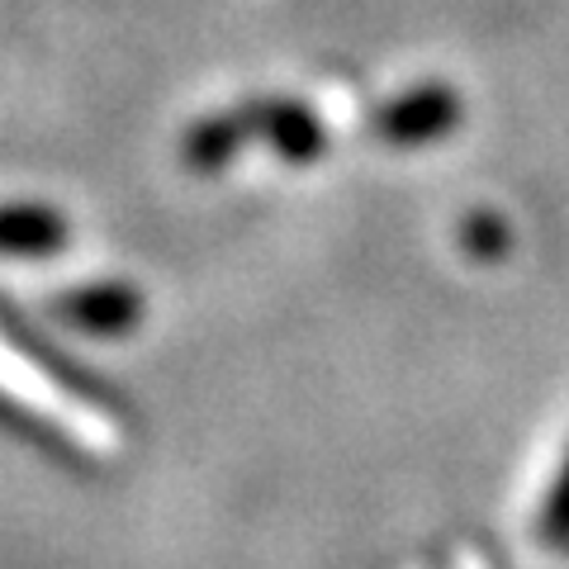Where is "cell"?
I'll list each match as a JSON object with an SVG mask.
<instances>
[{"label": "cell", "instance_id": "3957f363", "mask_svg": "<svg viewBox=\"0 0 569 569\" xmlns=\"http://www.w3.org/2000/svg\"><path fill=\"white\" fill-rule=\"evenodd\" d=\"M67 242V223L48 204H10L0 209V252L10 257H48Z\"/></svg>", "mask_w": 569, "mask_h": 569}, {"label": "cell", "instance_id": "52a82bcc", "mask_svg": "<svg viewBox=\"0 0 569 569\" xmlns=\"http://www.w3.org/2000/svg\"><path fill=\"white\" fill-rule=\"evenodd\" d=\"M541 541L546 546H565L569 541V460H565L556 489H550L546 508H541Z\"/></svg>", "mask_w": 569, "mask_h": 569}, {"label": "cell", "instance_id": "7a4b0ae2", "mask_svg": "<svg viewBox=\"0 0 569 569\" xmlns=\"http://www.w3.org/2000/svg\"><path fill=\"white\" fill-rule=\"evenodd\" d=\"M52 309H58V318L77 323L81 332H91V337H119L142 318V295L133 290V284H114L110 280V284H91V290L62 295Z\"/></svg>", "mask_w": 569, "mask_h": 569}, {"label": "cell", "instance_id": "6da1fadb", "mask_svg": "<svg viewBox=\"0 0 569 569\" xmlns=\"http://www.w3.org/2000/svg\"><path fill=\"white\" fill-rule=\"evenodd\" d=\"M456 123H460V96L447 91V86H418V91H408L389 104L376 119V129L395 148H418V142L451 133Z\"/></svg>", "mask_w": 569, "mask_h": 569}, {"label": "cell", "instance_id": "8992f818", "mask_svg": "<svg viewBox=\"0 0 569 569\" xmlns=\"http://www.w3.org/2000/svg\"><path fill=\"white\" fill-rule=\"evenodd\" d=\"M466 252H475L479 261H493L508 252V223L498 213H475L466 223Z\"/></svg>", "mask_w": 569, "mask_h": 569}, {"label": "cell", "instance_id": "5b68a950", "mask_svg": "<svg viewBox=\"0 0 569 569\" xmlns=\"http://www.w3.org/2000/svg\"><path fill=\"white\" fill-rule=\"evenodd\" d=\"M247 129H252V119H242V114H209V119H200L186 133V142H181L186 167L190 171H219V167H228L238 157Z\"/></svg>", "mask_w": 569, "mask_h": 569}, {"label": "cell", "instance_id": "277c9868", "mask_svg": "<svg viewBox=\"0 0 569 569\" xmlns=\"http://www.w3.org/2000/svg\"><path fill=\"white\" fill-rule=\"evenodd\" d=\"M257 129L271 138V148L284 157V162H313L318 152H323V123H318L305 104H266V110H257Z\"/></svg>", "mask_w": 569, "mask_h": 569}]
</instances>
